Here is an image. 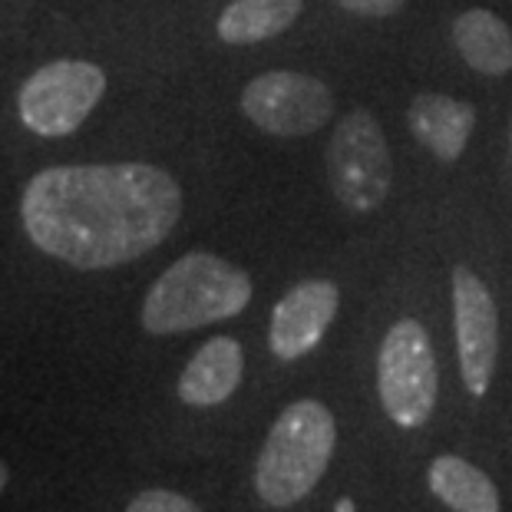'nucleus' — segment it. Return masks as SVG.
<instances>
[{"label":"nucleus","instance_id":"6","mask_svg":"<svg viewBox=\"0 0 512 512\" xmlns=\"http://www.w3.org/2000/svg\"><path fill=\"white\" fill-rule=\"evenodd\" d=\"M106 93V73L86 60H57L40 67L20 86L17 110L37 136L76 133Z\"/></svg>","mask_w":512,"mask_h":512},{"label":"nucleus","instance_id":"10","mask_svg":"<svg viewBox=\"0 0 512 512\" xmlns=\"http://www.w3.org/2000/svg\"><path fill=\"white\" fill-rule=\"evenodd\" d=\"M407 123L423 149L443 162H453L463 156L476 129V106L446 93H420L413 96Z\"/></svg>","mask_w":512,"mask_h":512},{"label":"nucleus","instance_id":"7","mask_svg":"<svg viewBox=\"0 0 512 512\" xmlns=\"http://www.w3.org/2000/svg\"><path fill=\"white\" fill-rule=\"evenodd\" d=\"M242 113L271 136H311L328 126L334 96L318 76L271 70L242 90Z\"/></svg>","mask_w":512,"mask_h":512},{"label":"nucleus","instance_id":"5","mask_svg":"<svg viewBox=\"0 0 512 512\" xmlns=\"http://www.w3.org/2000/svg\"><path fill=\"white\" fill-rule=\"evenodd\" d=\"M328 179L334 199L347 212L367 215L387 202L394 162L374 113L351 110L337 123L328 146Z\"/></svg>","mask_w":512,"mask_h":512},{"label":"nucleus","instance_id":"3","mask_svg":"<svg viewBox=\"0 0 512 512\" xmlns=\"http://www.w3.org/2000/svg\"><path fill=\"white\" fill-rule=\"evenodd\" d=\"M337 443L334 413L321 400H294L271 423L255 463V489L265 506H298L321 476Z\"/></svg>","mask_w":512,"mask_h":512},{"label":"nucleus","instance_id":"15","mask_svg":"<svg viewBox=\"0 0 512 512\" xmlns=\"http://www.w3.org/2000/svg\"><path fill=\"white\" fill-rule=\"evenodd\" d=\"M126 512H202V509L192 499L172 493V489H146V493H139L126 506Z\"/></svg>","mask_w":512,"mask_h":512},{"label":"nucleus","instance_id":"9","mask_svg":"<svg viewBox=\"0 0 512 512\" xmlns=\"http://www.w3.org/2000/svg\"><path fill=\"white\" fill-rule=\"evenodd\" d=\"M337 304H341V291H337L334 281L311 278L294 285L271 311V354L278 361H298V357L311 354L324 341V334H328Z\"/></svg>","mask_w":512,"mask_h":512},{"label":"nucleus","instance_id":"16","mask_svg":"<svg viewBox=\"0 0 512 512\" xmlns=\"http://www.w3.org/2000/svg\"><path fill=\"white\" fill-rule=\"evenodd\" d=\"M337 4L357 17H390V14H397L407 0H337Z\"/></svg>","mask_w":512,"mask_h":512},{"label":"nucleus","instance_id":"4","mask_svg":"<svg viewBox=\"0 0 512 512\" xmlns=\"http://www.w3.org/2000/svg\"><path fill=\"white\" fill-rule=\"evenodd\" d=\"M377 390L384 413L403 430H417L433 417L440 370L420 321L403 318L387 331L377 354Z\"/></svg>","mask_w":512,"mask_h":512},{"label":"nucleus","instance_id":"18","mask_svg":"<svg viewBox=\"0 0 512 512\" xmlns=\"http://www.w3.org/2000/svg\"><path fill=\"white\" fill-rule=\"evenodd\" d=\"M509 149H512V129H509Z\"/></svg>","mask_w":512,"mask_h":512},{"label":"nucleus","instance_id":"2","mask_svg":"<svg viewBox=\"0 0 512 512\" xmlns=\"http://www.w3.org/2000/svg\"><path fill=\"white\" fill-rule=\"evenodd\" d=\"M252 301V278L212 252H189L162 271L143 301L149 334H185L228 321Z\"/></svg>","mask_w":512,"mask_h":512},{"label":"nucleus","instance_id":"13","mask_svg":"<svg viewBox=\"0 0 512 512\" xmlns=\"http://www.w3.org/2000/svg\"><path fill=\"white\" fill-rule=\"evenodd\" d=\"M427 483L433 496L453 512H503L496 483L479 466H473L463 456L443 453L430 463Z\"/></svg>","mask_w":512,"mask_h":512},{"label":"nucleus","instance_id":"17","mask_svg":"<svg viewBox=\"0 0 512 512\" xmlns=\"http://www.w3.org/2000/svg\"><path fill=\"white\" fill-rule=\"evenodd\" d=\"M7 479H10V470H7V463H4V460H0V493H4Z\"/></svg>","mask_w":512,"mask_h":512},{"label":"nucleus","instance_id":"14","mask_svg":"<svg viewBox=\"0 0 512 512\" xmlns=\"http://www.w3.org/2000/svg\"><path fill=\"white\" fill-rule=\"evenodd\" d=\"M304 0H232L219 17V37L232 47L271 40L301 17Z\"/></svg>","mask_w":512,"mask_h":512},{"label":"nucleus","instance_id":"12","mask_svg":"<svg viewBox=\"0 0 512 512\" xmlns=\"http://www.w3.org/2000/svg\"><path fill=\"white\" fill-rule=\"evenodd\" d=\"M453 43L460 57L483 76H506L512 70V30L493 10L473 7L453 20Z\"/></svg>","mask_w":512,"mask_h":512},{"label":"nucleus","instance_id":"8","mask_svg":"<svg viewBox=\"0 0 512 512\" xmlns=\"http://www.w3.org/2000/svg\"><path fill=\"white\" fill-rule=\"evenodd\" d=\"M453 328L460 374L470 397H486L499 361V311L473 268H453Z\"/></svg>","mask_w":512,"mask_h":512},{"label":"nucleus","instance_id":"11","mask_svg":"<svg viewBox=\"0 0 512 512\" xmlns=\"http://www.w3.org/2000/svg\"><path fill=\"white\" fill-rule=\"evenodd\" d=\"M245 374V354L235 337H212L199 347L179 377V400L189 407H219L235 394Z\"/></svg>","mask_w":512,"mask_h":512},{"label":"nucleus","instance_id":"1","mask_svg":"<svg viewBox=\"0 0 512 512\" xmlns=\"http://www.w3.org/2000/svg\"><path fill=\"white\" fill-rule=\"evenodd\" d=\"M179 215V182L146 162L43 169L20 202L30 242L83 271L143 258L166 242Z\"/></svg>","mask_w":512,"mask_h":512}]
</instances>
